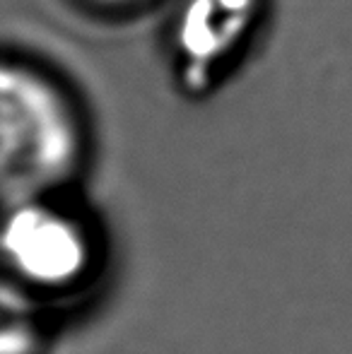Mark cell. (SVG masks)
I'll list each match as a JSON object with an SVG mask.
<instances>
[{"label": "cell", "mask_w": 352, "mask_h": 354, "mask_svg": "<svg viewBox=\"0 0 352 354\" xmlns=\"http://www.w3.org/2000/svg\"><path fill=\"white\" fill-rule=\"evenodd\" d=\"M259 0H186L176 41L191 73L212 71L249 37Z\"/></svg>", "instance_id": "3"}, {"label": "cell", "mask_w": 352, "mask_h": 354, "mask_svg": "<svg viewBox=\"0 0 352 354\" xmlns=\"http://www.w3.org/2000/svg\"><path fill=\"white\" fill-rule=\"evenodd\" d=\"M10 263L29 282L63 284L85 266V241L73 222L44 207H22L5 236Z\"/></svg>", "instance_id": "2"}, {"label": "cell", "mask_w": 352, "mask_h": 354, "mask_svg": "<svg viewBox=\"0 0 352 354\" xmlns=\"http://www.w3.org/2000/svg\"><path fill=\"white\" fill-rule=\"evenodd\" d=\"M106 3H123V0H106Z\"/></svg>", "instance_id": "4"}, {"label": "cell", "mask_w": 352, "mask_h": 354, "mask_svg": "<svg viewBox=\"0 0 352 354\" xmlns=\"http://www.w3.org/2000/svg\"><path fill=\"white\" fill-rule=\"evenodd\" d=\"M0 82L5 186L27 196L75 167L77 123L63 94L29 68L5 66Z\"/></svg>", "instance_id": "1"}]
</instances>
